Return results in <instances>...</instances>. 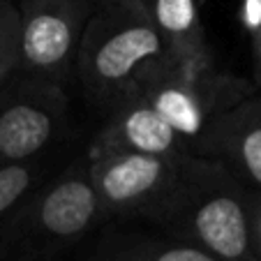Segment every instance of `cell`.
<instances>
[{"label": "cell", "mask_w": 261, "mask_h": 261, "mask_svg": "<svg viewBox=\"0 0 261 261\" xmlns=\"http://www.w3.org/2000/svg\"><path fill=\"white\" fill-rule=\"evenodd\" d=\"M74 63L90 99L114 109L134 97L169 63L146 0H104L90 12Z\"/></svg>", "instance_id": "1"}, {"label": "cell", "mask_w": 261, "mask_h": 261, "mask_svg": "<svg viewBox=\"0 0 261 261\" xmlns=\"http://www.w3.org/2000/svg\"><path fill=\"white\" fill-rule=\"evenodd\" d=\"M155 220L217 261H256L247 188L220 160L185 155L176 185Z\"/></svg>", "instance_id": "2"}, {"label": "cell", "mask_w": 261, "mask_h": 261, "mask_svg": "<svg viewBox=\"0 0 261 261\" xmlns=\"http://www.w3.org/2000/svg\"><path fill=\"white\" fill-rule=\"evenodd\" d=\"M254 93V81L220 72L215 65L190 69L169 60L137 95L188 141L194 155L197 143L206 137L213 123Z\"/></svg>", "instance_id": "3"}, {"label": "cell", "mask_w": 261, "mask_h": 261, "mask_svg": "<svg viewBox=\"0 0 261 261\" xmlns=\"http://www.w3.org/2000/svg\"><path fill=\"white\" fill-rule=\"evenodd\" d=\"M182 160L185 155L102 153L88 158L86 167L104 215L158 217L178 180Z\"/></svg>", "instance_id": "4"}, {"label": "cell", "mask_w": 261, "mask_h": 261, "mask_svg": "<svg viewBox=\"0 0 261 261\" xmlns=\"http://www.w3.org/2000/svg\"><path fill=\"white\" fill-rule=\"evenodd\" d=\"M88 16V0H23L19 7L23 76L65 84Z\"/></svg>", "instance_id": "5"}, {"label": "cell", "mask_w": 261, "mask_h": 261, "mask_svg": "<svg viewBox=\"0 0 261 261\" xmlns=\"http://www.w3.org/2000/svg\"><path fill=\"white\" fill-rule=\"evenodd\" d=\"M65 116L63 84L28 76L0 93V164L30 162L56 137Z\"/></svg>", "instance_id": "6"}, {"label": "cell", "mask_w": 261, "mask_h": 261, "mask_svg": "<svg viewBox=\"0 0 261 261\" xmlns=\"http://www.w3.org/2000/svg\"><path fill=\"white\" fill-rule=\"evenodd\" d=\"M141 153L180 158L192 155L188 141L155 111L143 97H129L111 109L109 120L102 125L90 143V153Z\"/></svg>", "instance_id": "7"}, {"label": "cell", "mask_w": 261, "mask_h": 261, "mask_svg": "<svg viewBox=\"0 0 261 261\" xmlns=\"http://www.w3.org/2000/svg\"><path fill=\"white\" fill-rule=\"evenodd\" d=\"M194 155L220 160L247 190L261 192V95H250L220 116Z\"/></svg>", "instance_id": "8"}, {"label": "cell", "mask_w": 261, "mask_h": 261, "mask_svg": "<svg viewBox=\"0 0 261 261\" xmlns=\"http://www.w3.org/2000/svg\"><path fill=\"white\" fill-rule=\"evenodd\" d=\"M104 215L93 188L88 167H79L40 194L30 224L37 233L54 243H72L81 238Z\"/></svg>", "instance_id": "9"}, {"label": "cell", "mask_w": 261, "mask_h": 261, "mask_svg": "<svg viewBox=\"0 0 261 261\" xmlns=\"http://www.w3.org/2000/svg\"><path fill=\"white\" fill-rule=\"evenodd\" d=\"M146 5L171 63L190 69L215 65L199 14V0H146Z\"/></svg>", "instance_id": "10"}, {"label": "cell", "mask_w": 261, "mask_h": 261, "mask_svg": "<svg viewBox=\"0 0 261 261\" xmlns=\"http://www.w3.org/2000/svg\"><path fill=\"white\" fill-rule=\"evenodd\" d=\"M21 74L23 65H21L19 7L10 3L0 14V93L10 88Z\"/></svg>", "instance_id": "11"}, {"label": "cell", "mask_w": 261, "mask_h": 261, "mask_svg": "<svg viewBox=\"0 0 261 261\" xmlns=\"http://www.w3.org/2000/svg\"><path fill=\"white\" fill-rule=\"evenodd\" d=\"M111 261H217V259L211 252L203 250V247L185 241V243H178V245L141 243V245H132L127 250H123Z\"/></svg>", "instance_id": "12"}, {"label": "cell", "mask_w": 261, "mask_h": 261, "mask_svg": "<svg viewBox=\"0 0 261 261\" xmlns=\"http://www.w3.org/2000/svg\"><path fill=\"white\" fill-rule=\"evenodd\" d=\"M35 176L37 171L30 162L0 164V217L10 213L33 190Z\"/></svg>", "instance_id": "13"}, {"label": "cell", "mask_w": 261, "mask_h": 261, "mask_svg": "<svg viewBox=\"0 0 261 261\" xmlns=\"http://www.w3.org/2000/svg\"><path fill=\"white\" fill-rule=\"evenodd\" d=\"M243 25L252 40L254 88L261 95V0H243Z\"/></svg>", "instance_id": "14"}, {"label": "cell", "mask_w": 261, "mask_h": 261, "mask_svg": "<svg viewBox=\"0 0 261 261\" xmlns=\"http://www.w3.org/2000/svg\"><path fill=\"white\" fill-rule=\"evenodd\" d=\"M247 203H250L252 238H254L256 261H261V192H254V190H247Z\"/></svg>", "instance_id": "15"}, {"label": "cell", "mask_w": 261, "mask_h": 261, "mask_svg": "<svg viewBox=\"0 0 261 261\" xmlns=\"http://www.w3.org/2000/svg\"><path fill=\"white\" fill-rule=\"evenodd\" d=\"M7 5H10V0H0V14H3V10H5Z\"/></svg>", "instance_id": "16"}]
</instances>
